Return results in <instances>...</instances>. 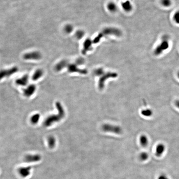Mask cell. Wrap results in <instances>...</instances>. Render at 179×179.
Listing matches in <instances>:
<instances>
[{"label":"cell","instance_id":"1","mask_svg":"<svg viewBox=\"0 0 179 179\" xmlns=\"http://www.w3.org/2000/svg\"><path fill=\"white\" fill-rule=\"evenodd\" d=\"M56 107L58 110V114L50 115L46 119L44 123L46 127H49L56 122H59L65 117V111L61 103L59 102H56Z\"/></svg>","mask_w":179,"mask_h":179},{"label":"cell","instance_id":"2","mask_svg":"<svg viewBox=\"0 0 179 179\" xmlns=\"http://www.w3.org/2000/svg\"><path fill=\"white\" fill-rule=\"evenodd\" d=\"M18 68L16 66L12 67L8 69L0 70V80L3 78H8L16 73L18 71Z\"/></svg>","mask_w":179,"mask_h":179},{"label":"cell","instance_id":"3","mask_svg":"<svg viewBox=\"0 0 179 179\" xmlns=\"http://www.w3.org/2000/svg\"><path fill=\"white\" fill-rule=\"evenodd\" d=\"M32 170V168L31 166H21L18 169V173L20 177L22 178H26L30 176Z\"/></svg>","mask_w":179,"mask_h":179},{"label":"cell","instance_id":"4","mask_svg":"<svg viewBox=\"0 0 179 179\" xmlns=\"http://www.w3.org/2000/svg\"><path fill=\"white\" fill-rule=\"evenodd\" d=\"M102 130L105 132H112L116 134H122V130L119 126L109 124H104L102 126Z\"/></svg>","mask_w":179,"mask_h":179},{"label":"cell","instance_id":"5","mask_svg":"<svg viewBox=\"0 0 179 179\" xmlns=\"http://www.w3.org/2000/svg\"><path fill=\"white\" fill-rule=\"evenodd\" d=\"M42 159L41 155L39 154H28L24 157V160L26 163H37Z\"/></svg>","mask_w":179,"mask_h":179},{"label":"cell","instance_id":"6","mask_svg":"<svg viewBox=\"0 0 179 179\" xmlns=\"http://www.w3.org/2000/svg\"><path fill=\"white\" fill-rule=\"evenodd\" d=\"M102 75L103 76L100 78L98 83V87L101 90L104 88L105 82L107 79L111 78H116L117 77V74L115 73H107L105 74L104 73Z\"/></svg>","mask_w":179,"mask_h":179},{"label":"cell","instance_id":"7","mask_svg":"<svg viewBox=\"0 0 179 179\" xmlns=\"http://www.w3.org/2000/svg\"><path fill=\"white\" fill-rule=\"evenodd\" d=\"M42 57V55L38 51L28 52L24 54L23 58L25 60H39Z\"/></svg>","mask_w":179,"mask_h":179},{"label":"cell","instance_id":"8","mask_svg":"<svg viewBox=\"0 0 179 179\" xmlns=\"http://www.w3.org/2000/svg\"><path fill=\"white\" fill-rule=\"evenodd\" d=\"M169 45L168 41L167 40H163L160 45L156 47L154 53L156 55H160L165 50L169 48Z\"/></svg>","mask_w":179,"mask_h":179},{"label":"cell","instance_id":"9","mask_svg":"<svg viewBox=\"0 0 179 179\" xmlns=\"http://www.w3.org/2000/svg\"><path fill=\"white\" fill-rule=\"evenodd\" d=\"M36 88V85L34 84L30 85L23 90V95L26 97H30L35 92Z\"/></svg>","mask_w":179,"mask_h":179},{"label":"cell","instance_id":"10","mask_svg":"<svg viewBox=\"0 0 179 179\" xmlns=\"http://www.w3.org/2000/svg\"><path fill=\"white\" fill-rule=\"evenodd\" d=\"M165 145L163 143H158L156 146L155 150V154L157 157H160L163 155L164 152H165Z\"/></svg>","mask_w":179,"mask_h":179},{"label":"cell","instance_id":"11","mask_svg":"<svg viewBox=\"0 0 179 179\" xmlns=\"http://www.w3.org/2000/svg\"><path fill=\"white\" fill-rule=\"evenodd\" d=\"M28 81L29 76L27 75H25L20 78L16 79L15 80V83L19 86H25L27 85Z\"/></svg>","mask_w":179,"mask_h":179},{"label":"cell","instance_id":"12","mask_svg":"<svg viewBox=\"0 0 179 179\" xmlns=\"http://www.w3.org/2000/svg\"><path fill=\"white\" fill-rule=\"evenodd\" d=\"M68 71L69 72H78L81 74H86L87 73V70L85 69H80L78 68L76 65L75 64H70L68 65Z\"/></svg>","mask_w":179,"mask_h":179},{"label":"cell","instance_id":"13","mask_svg":"<svg viewBox=\"0 0 179 179\" xmlns=\"http://www.w3.org/2000/svg\"><path fill=\"white\" fill-rule=\"evenodd\" d=\"M102 34H114L117 36H120L122 33L121 31L117 29L114 28H107L103 30Z\"/></svg>","mask_w":179,"mask_h":179},{"label":"cell","instance_id":"14","mask_svg":"<svg viewBox=\"0 0 179 179\" xmlns=\"http://www.w3.org/2000/svg\"><path fill=\"white\" fill-rule=\"evenodd\" d=\"M139 143L142 147H147L149 143V139L148 136L145 134L141 135L139 138Z\"/></svg>","mask_w":179,"mask_h":179},{"label":"cell","instance_id":"15","mask_svg":"<svg viewBox=\"0 0 179 179\" xmlns=\"http://www.w3.org/2000/svg\"><path fill=\"white\" fill-rule=\"evenodd\" d=\"M44 72L43 70L38 69L35 71L32 77V79L33 81H37L43 76Z\"/></svg>","mask_w":179,"mask_h":179},{"label":"cell","instance_id":"16","mask_svg":"<svg viewBox=\"0 0 179 179\" xmlns=\"http://www.w3.org/2000/svg\"><path fill=\"white\" fill-rule=\"evenodd\" d=\"M40 115L39 113H36L32 116L30 118V122L32 124L35 125L39 122Z\"/></svg>","mask_w":179,"mask_h":179},{"label":"cell","instance_id":"17","mask_svg":"<svg viewBox=\"0 0 179 179\" xmlns=\"http://www.w3.org/2000/svg\"><path fill=\"white\" fill-rule=\"evenodd\" d=\"M67 63H67V61H65V60L60 61L55 66V70L57 71H60L67 66Z\"/></svg>","mask_w":179,"mask_h":179},{"label":"cell","instance_id":"18","mask_svg":"<svg viewBox=\"0 0 179 179\" xmlns=\"http://www.w3.org/2000/svg\"><path fill=\"white\" fill-rule=\"evenodd\" d=\"M141 114L144 117H151L153 114V112L150 109L146 108L141 110Z\"/></svg>","mask_w":179,"mask_h":179},{"label":"cell","instance_id":"19","mask_svg":"<svg viewBox=\"0 0 179 179\" xmlns=\"http://www.w3.org/2000/svg\"><path fill=\"white\" fill-rule=\"evenodd\" d=\"M122 8L126 12H130L132 9V6L129 1H126L122 3Z\"/></svg>","mask_w":179,"mask_h":179},{"label":"cell","instance_id":"20","mask_svg":"<svg viewBox=\"0 0 179 179\" xmlns=\"http://www.w3.org/2000/svg\"><path fill=\"white\" fill-rule=\"evenodd\" d=\"M48 146L50 148H54L56 145V139L53 136H50L48 137Z\"/></svg>","mask_w":179,"mask_h":179},{"label":"cell","instance_id":"21","mask_svg":"<svg viewBox=\"0 0 179 179\" xmlns=\"http://www.w3.org/2000/svg\"><path fill=\"white\" fill-rule=\"evenodd\" d=\"M107 8L111 12H114L117 10V7L114 3L110 2L107 5Z\"/></svg>","mask_w":179,"mask_h":179},{"label":"cell","instance_id":"22","mask_svg":"<svg viewBox=\"0 0 179 179\" xmlns=\"http://www.w3.org/2000/svg\"><path fill=\"white\" fill-rule=\"evenodd\" d=\"M91 44H92V42L90 39H87L85 41V42L84 43V49H83L85 52H86L87 51L89 50V49H90V48L91 47Z\"/></svg>","mask_w":179,"mask_h":179},{"label":"cell","instance_id":"23","mask_svg":"<svg viewBox=\"0 0 179 179\" xmlns=\"http://www.w3.org/2000/svg\"><path fill=\"white\" fill-rule=\"evenodd\" d=\"M149 158L148 153L147 152H141L139 155V158L140 160L142 161H145L147 160Z\"/></svg>","mask_w":179,"mask_h":179},{"label":"cell","instance_id":"24","mask_svg":"<svg viewBox=\"0 0 179 179\" xmlns=\"http://www.w3.org/2000/svg\"><path fill=\"white\" fill-rule=\"evenodd\" d=\"M104 73H105V72H104V70L101 68L96 69L94 72V73L95 74V75L97 76H101Z\"/></svg>","mask_w":179,"mask_h":179},{"label":"cell","instance_id":"25","mask_svg":"<svg viewBox=\"0 0 179 179\" xmlns=\"http://www.w3.org/2000/svg\"><path fill=\"white\" fill-rule=\"evenodd\" d=\"M73 27L71 25H67L65 26L64 30L66 33H70L73 31Z\"/></svg>","mask_w":179,"mask_h":179},{"label":"cell","instance_id":"26","mask_svg":"<svg viewBox=\"0 0 179 179\" xmlns=\"http://www.w3.org/2000/svg\"><path fill=\"white\" fill-rule=\"evenodd\" d=\"M161 3L163 6L168 7L171 5V1L170 0H162Z\"/></svg>","mask_w":179,"mask_h":179},{"label":"cell","instance_id":"27","mask_svg":"<svg viewBox=\"0 0 179 179\" xmlns=\"http://www.w3.org/2000/svg\"><path fill=\"white\" fill-rule=\"evenodd\" d=\"M76 37L78 39H81V38L83 37V36L84 35V32L82 30H79V31H77L76 32Z\"/></svg>","mask_w":179,"mask_h":179},{"label":"cell","instance_id":"28","mask_svg":"<svg viewBox=\"0 0 179 179\" xmlns=\"http://www.w3.org/2000/svg\"><path fill=\"white\" fill-rule=\"evenodd\" d=\"M174 20L177 24H179V11H177L174 14Z\"/></svg>","mask_w":179,"mask_h":179},{"label":"cell","instance_id":"29","mask_svg":"<svg viewBox=\"0 0 179 179\" xmlns=\"http://www.w3.org/2000/svg\"><path fill=\"white\" fill-rule=\"evenodd\" d=\"M158 179H170L168 178V177L167 175H165V174H161L160 175H159L158 177Z\"/></svg>","mask_w":179,"mask_h":179},{"label":"cell","instance_id":"30","mask_svg":"<svg viewBox=\"0 0 179 179\" xmlns=\"http://www.w3.org/2000/svg\"><path fill=\"white\" fill-rule=\"evenodd\" d=\"M76 62H77L76 63L78 64V65L83 64V59H79L77 60Z\"/></svg>","mask_w":179,"mask_h":179},{"label":"cell","instance_id":"31","mask_svg":"<svg viewBox=\"0 0 179 179\" xmlns=\"http://www.w3.org/2000/svg\"><path fill=\"white\" fill-rule=\"evenodd\" d=\"M175 107L179 109V100H175Z\"/></svg>","mask_w":179,"mask_h":179},{"label":"cell","instance_id":"32","mask_svg":"<svg viewBox=\"0 0 179 179\" xmlns=\"http://www.w3.org/2000/svg\"><path fill=\"white\" fill-rule=\"evenodd\" d=\"M177 77H178V78L179 79V71L178 72V73H177Z\"/></svg>","mask_w":179,"mask_h":179}]
</instances>
